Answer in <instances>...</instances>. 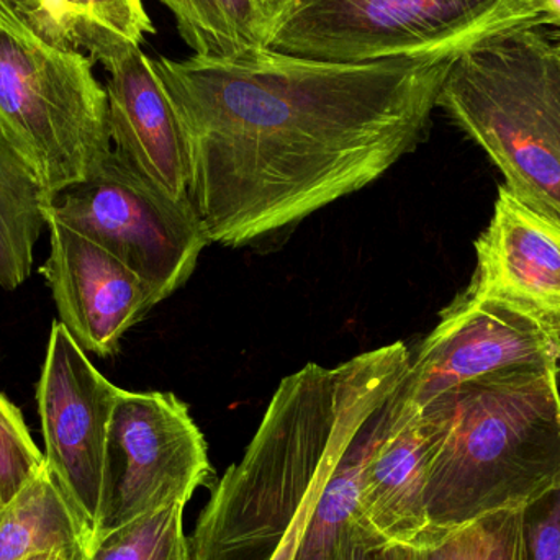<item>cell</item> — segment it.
<instances>
[{"label": "cell", "instance_id": "cell-1", "mask_svg": "<svg viewBox=\"0 0 560 560\" xmlns=\"http://www.w3.org/2000/svg\"><path fill=\"white\" fill-rule=\"evenodd\" d=\"M456 59L158 56L209 243L252 245L381 179L423 140Z\"/></svg>", "mask_w": 560, "mask_h": 560}, {"label": "cell", "instance_id": "cell-2", "mask_svg": "<svg viewBox=\"0 0 560 560\" xmlns=\"http://www.w3.org/2000/svg\"><path fill=\"white\" fill-rule=\"evenodd\" d=\"M410 364L411 349L394 342L287 375L245 456L213 487L190 541L192 560H271Z\"/></svg>", "mask_w": 560, "mask_h": 560}, {"label": "cell", "instance_id": "cell-3", "mask_svg": "<svg viewBox=\"0 0 560 560\" xmlns=\"http://www.w3.org/2000/svg\"><path fill=\"white\" fill-rule=\"evenodd\" d=\"M421 408L440 424L424 541L523 510L560 486L559 362L495 372Z\"/></svg>", "mask_w": 560, "mask_h": 560}, {"label": "cell", "instance_id": "cell-4", "mask_svg": "<svg viewBox=\"0 0 560 560\" xmlns=\"http://www.w3.org/2000/svg\"><path fill=\"white\" fill-rule=\"evenodd\" d=\"M438 107L489 154L516 199L560 225V56L552 26L506 30L463 52Z\"/></svg>", "mask_w": 560, "mask_h": 560}, {"label": "cell", "instance_id": "cell-5", "mask_svg": "<svg viewBox=\"0 0 560 560\" xmlns=\"http://www.w3.org/2000/svg\"><path fill=\"white\" fill-rule=\"evenodd\" d=\"M525 25L551 26L541 0H289L268 48L332 62L459 58Z\"/></svg>", "mask_w": 560, "mask_h": 560}, {"label": "cell", "instance_id": "cell-6", "mask_svg": "<svg viewBox=\"0 0 560 560\" xmlns=\"http://www.w3.org/2000/svg\"><path fill=\"white\" fill-rule=\"evenodd\" d=\"M0 125L48 194L91 176L114 151L92 59L43 38L2 2Z\"/></svg>", "mask_w": 560, "mask_h": 560}, {"label": "cell", "instance_id": "cell-7", "mask_svg": "<svg viewBox=\"0 0 560 560\" xmlns=\"http://www.w3.org/2000/svg\"><path fill=\"white\" fill-rule=\"evenodd\" d=\"M55 220L120 259L153 290L158 302L189 280L207 240L190 200L151 186L112 151L85 179L49 194Z\"/></svg>", "mask_w": 560, "mask_h": 560}, {"label": "cell", "instance_id": "cell-8", "mask_svg": "<svg viewBox=\"0 0 560 560\" xmlns=\"http://www.w3.org/2000/svg\"><path fill=\"white\" fill-rule=\"evenodd\" d=\"M210 477L207 441L187 405L171 392L121 388L108 430L95 541L148 513L187 505Z\"/></svg>", "mask_w": 560, "mask_h": 560}, {"label": "cell", "instance_id": "cell-9", "mask_svg": "<svg viewBox=\"0 0 560 560\" xmlns=\"http://www.w3.org/2000/svg\"><path fill=\"white\" fill-rule=\"evenodd\" d=\"M120 392L56 322L36 388L45 460L95 535L108 430Z\"/></svg>", "mask_w": 560, "mask_h": 560}, {"label": "cell", "instance_id": "cell-10", "mask_svg": "<svg viewBox=\"0 0 560 560\" xmlns=\"http://www.w3.org/2000/svg\"><path fill=\"white\" fill-rule=\"evenodd\" d=\"M560 331L500 300L464 290L411 352L405 387L418 408L467 382L522 365L559 362Z\"/></svg>", "mask_w": 560, "mask_h": 560}, {"label": "cell", "instance_id": "cell-11", "mask_svg": "<svg viewBox=\"0 0 560 560\" xmlns=\"http://www.w3.org/2000/svg\"><path fill=\"white\" fill-rule=\"evenodd\" d=\"M48 230L51 248L39 272L59 322L85 352L110 358L125 332L160 302L140 276L91 240L55 220Z\"/></svg>", "mask_w": 560, "mask_h": 560}, {"label": "cell", "instance_id": "cell-12", "mask_svg": "<svg viewBox=\"0 0 560 560\" xmlns=\"http://www.w3.org/2000/svg\"><path fill=\"white\" fill-rule=\"evenodd\" d=\"M104 68L115 153L171 199L190 200L186 135L153 58L141 46H131Z\"/></svg>", "mask_w": 560, "mask_h": 560}, {"label": "cell", "instance_id": "cell-13", "mask_svg": "<svg viewBox=\"0 0 560 560\" xmlns=\"http://www.w3.org/2000/svg\"><path fill=\"white\" fill-rule=\"evenodd\" d=\"M466 292L510 303L560 331V225L500 186L489 226L476 242Z\"/></svg>", "mask_w": 560, "mask_h": 560}, {"label": "cell", "instance_id": "cell-14", "mask_svg": "<svg viewBox=\"0 0 560 560\" xmlns=\"http://www.w3.org/2000/svg\"><path fill=\"white\" fill-rule=\"evenodd\" d=\"M407 378V377H405ZM440 424L410 400L401 382L394 420L365 464L355 523L385 545L427 539V486Z\"/></svg>", "mask_w": 560, "mask_h": 560}, {"label": "cell", "instance_id": "cell-15", "mask_svg": "<svg viewBox=\"0 0 560 560\" xmlns=\"http://www.w3.org/2000/svg\"><path fill=\"white\" fill-rule=\"evenodd\" d=\"M43 38L84 52L92 62L110 61L154 35L143 0H0Z\"/></svg>", "mask_w": 560, "mask_h": 560}, {"label": "cell", "instance_id": "cell-16", "mask_svg": "<svg viewBox=\"0 0 560 560\" xmlns=\"http://www.w3.org/2000/svg\"><path fill=\"white\" fill-rule=\"evenodd\" d=\"M94 542V526L48 464L0 510V560H25L56 549L91 552Z\"/></svg>", "mask_w": 560, "mask_h": 560}, {"label": "cell", "instance_id": "cell-17", "mask_svg": "<svg viewBox=\"0 0 560 560\" xmlns=\"http://www.w3.org/2000/svg\"><path fill=\"white\" fill-rule=\"evenodd\" d=\"M48 196L32 161L0 125V285L5 290L32 275L33 249L48 226Z\"/></svg>", "mask_w": 560, "mask_h": 560}, {"label": "cell", "instance_id": "cell-18", "mask_svg": "<svg viewBox=\"0 0 560 560\" xmlns=\"http://www.w3.org/2000/svg\"><path fill=\"white\" fill-rule=\"evenodd\" d=\"M400 387L365 421L364 427L342 454L335 472L319 493L318 503L310 516L295 560L331 559L342 533L358 520L362 474L369 457L394 420Z\"/></svg>", "mask_w": 560, "mask_h": 560}, {"label": "cell", "instance_id": "cell-19", "mask_svg": "<svg viewBox=\"0 0 560 560\" xmlns=\"http://www.w3.org/2000/svg\"><path fill=\"white\" fill-rule=\"evenodd\" d=\"M192 56L235 61L268 48L269 20L256 0H158Z\"/></svg>", "mask_w": 560, "mask_h": 560}, {"label": "cell", "instance_id": "cell-20", "mask_svg": "<svg viewBox=\"0 0 560 560\" xmlns=\"http://www.w3.org/2000/svg\"><path fill=\"white\" fill-rule=\"evenodd\" d=\"M184 509L176 503L101 536L85 560H192Z\"/></svg>", "mask_w": 560, "mask_h": 560}, {"label": "cell", "instance_id": "cell-21", "mask_svg": "<svg viewBox=\"0 0 560 560\" xmlns=\"http://www.w3.org/2000/svg\"><path fill=\"white\" fill-rule=\"evenodd\" d=\"M19 408L0 392V510L9 505L45 467Z\"/></svg>", "mask_w": 560, "mask_h": 560}, {"label": "cell", "instance_id": "cell-22", "mask_svg": "<svg viewBox=\"0 0 560 560\" xmlns=\"http://www.w3.org/2000/svg\"><path fill=\"white\" fill-rule=\"evenodd\" d=\"M470 560H529L522 510L490 513L469 526Z\"/></svg>", "mask_w": 560, "mask_h": 560}, {"label": "cell", "instance_id": "cell-23", "mask_svg": "<svg viewBox=\"0 0 560 560\" xmlns=\"http://www.w3.org/2000/svg\"><path fill=\"white\" fill-rule=\"evenodd\" d=\"M529 560H560V486L522 510Z\"/></svg>", "mask_w": 560, "mask_h": 560}, {"label": "cell", "instance_id": "cell-24", "mask_svg": "<svg viewBox=\"0 0 560 560\" xmlns=\"http://www.w3.org/2000/svg\"><path fill=\"white\" fill-rule=\"evenodd\" d=\"M388 560H470L469 526L420 545H387Z\"/></svg>", "mask_w": 560, "mask_h": 560}, {"label": "cell", "instance_id": "cell-25", "mask_svg": "<svg viewBox=\"0 0 560 560\" xmlns=\"http://www.w3.org/2000/svg\"><path fill=\"white\" fill-rule=\"evenodd\" d=\"M329 560H388L387 545L354 522L342 533Z\"/></svg>", "mask_w": 560, "mask_h": 560}, {"label": "cell", "instance_id": "cell-26", "mask_svg": "<svg viewBox=\"0 0 560 560\" xmlns=\"http://www.w3.org/2000/svg\"><path fill=\"white\" fill-rule=\"evenodd\" d=\"M316 503H310L308 506L302 510L296 516L295 523L290 526L287 532L285 538L280 542L278 551L272 556L271 560H295L296 552H299L300 542H302L303 533H305L306 525H308L310 516H312L313 510H315Z\"/></svg>", "mask_w": 560, "mask_h": 560}, {"label": "cell", "instance_id": "cell-27", "mask_svg": "<svg viewBox=\"0 0 560 560\" xmlns=\"http://www.w3.org/2000/svg\"><path fill=\"white\" fill-rule=\"evenodd\" d=\"M89 552L79 549H56V551L39 552L25 560H85Z\"/></svg>", "mask_w": 560, "mask_h": 560}, {"label": "cell", "instance_id": "cell-28", "mask_svg": "<svg viewBox=\"0 0 560 560\" xmlns=\"http://www.w3.org/2000/svg\"><path fill=\"white\" fill-rule=\"evenodd\" d=\"M552 28L560 30V0H541Z\"/></svg>", "mask_w": 560, "mask_h": 560}, {"label": "cell", "instance_id": "cell-29", "mask_svg": "<svg viewBox=\"0 0 560 560\" xmlns=\"http://www.w3.org/2000/svg\"><path fill=\"white\" fill-rule=\"evenodd\" d=\"M256 2L259 3L262 12L268 16L269 23H271V20L278 15L289 0H256Z\"/></svg>", "mask_w": 560, "mask_h": 560}, {"label": "cell", "instance_id": "cell-30", "mask_svg": "<svg viewBox=\"0 0 560 560\" xmlns=\"http://www.w3.org/2000/svg\"><path fill=\"white\" fill-rule=\"evenodd\" d=\"M552 38H555L556 49H558L560 56V30L552 28Z\"/></svg>", "mask_w": 560, "mask_h": 560}, {"label": "cell", "instance_id": "cell-31", "mask_svg": "<svg viewBox=\"0 0 560 560\" xmlns=\"http://www.w3.org/2000/svg\"><path fill=\"white\" fill-rule=\"evenodd\" d=\"M559 384H560V359H559Z\"/></svg>", "mask_w": 560, "mask_h": 560}]
</instances>
